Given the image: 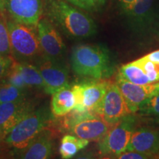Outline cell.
I'll list each match as a JSON object with an SVG mask.
<instances>
[{
    "instance_id": "obj_25",
    "label": "cell",
    "mask_w": 159,
    "mask_h": 159,
    "mask_svg": "<svg viewBox=\"0 0 159 159\" xmlns=\"http://www.w3.org/2000/svg\"><path fill=\"white\" fill-rule=\"evenodd\" d=\"M140 66L148 75L151 83H156L159 81V65L149 61L143 56L134 61Z\"/></svg>"
},
{
    "instance_id": "obj_8",
    "label": "cell",
    "mask_w": 159,
    "mask_h": 159,
    "mask_svg": "<svg viewBox=\"0 0 159 159\" xmlns=\"http://www.w3.org/2000/svg\"><path fill=\"white\" fill-rule=\"evenodd\" d=\"M36 30L43 55L61 61L66 52V46L57 27L42 15L36 25Z\"/></svg>"
},
{
    "instance_id": "obj_11",
    "label": "cell",
    "mask_w": 159,
    "mask_h": 159,
    "mask_svg": "<svg viewBox=\"0 0 159 159\" xmlns=\"http://www.w3.org/2000/svg\"><path fill=\"white\" fill-rule=\"evenodd\" d=\"M156 2V0H136L132 8L125 14L135 34L140 36L148 35L153 25Z\"/></svg>"
},
{
    "instance_id": "obj_5",
    "label": "cell",
    "mask_w": 159,
    "mask_h": 159,
    "mask_svg": "<svg viewBox=\"0 0 159 159\" xmlns=\"http://www.w3.org/2000/svg\"><path fill=\"white\" fill-rule=\"evenodd\" d=\"M136 117L131 114L112 125L103 138L99 141V153L114 158L126 150L133 133L136 130Z\"/></svg>"
},
{
    "instance_id": "obj_29",
    "label": "cell",
    "mask_w": 159,
    "mask_h": 159,
    "mask_svg": "<svg viewBox=\"0 0 159 159\" xmlns=\"http://www.w3.org/2000/svg\"><path fill=\"white\" fill-rule=\"evenodd\" d=\"M136 0H118V5L120 11L125 15L132 8Z\"/></svg>"
},
{
    "instance_id": "obj_2",
    "label": "cell",
    "mask_w": 159,
    "mask_h": 159,
    "mask_svg": "<svg viewBox=\"0 0 159 159\" xmlns=\"http://www.w3.org/2000/svg\"><path fill=\"white\" fill-rule=\"evenodd\" d=\"M71 68L78 76L105 80L115 72V65L108 49L102 44L75 46L71 55Z\"/></svg>"
},
{
    "instance_id": "obj_4",
    "label": "cell",
    "mask_w": 159,
    "mask_h": 159,
    "mask_svg": "<svg viewBox=\"0 0 159 159\" xmlns=\"http://www.w3.org/2000/svg\"><path fill=\"white\" fill-rule=\"evenodd\" d=\"M51 121L50 111L43 105L25 116L9 131L2 144L11 149L13 154L19 152L30 143L42 131L48 128Z\"/></svg>"
},
{
    "instance_id": "obj_28",
    "label": "cell",
    "mask_w": 159,
    "mask_h": 159,
    "mask_svg": "<svg viewBox=\"0 0 159 159\" xmlns=\"http://www.w3.org/2000/svg\"><path fill=\"white\" fill-rule=\"evenodd\" d=\"M13 61V59L11 56H0V81L5 77Z\"/></svg>"
},
{
    "instance_id": "obj_9",
    "label": "cell",
    "mask_w": 159,
    "mask_h": 159,
    "mask_svg": "<svg viewBox=\"0 0 159 159\" xmlns=\"http://www.w3.org/2000/svg\"><path fill=\"white\" fill-rule=\"evenodd\" d=\"M43 80V91L52 94L69 84V71L63 63L43 56L35 63Z\"/></svg>"
},
{
    "instance_id": "obj_1",
    "label": "cell",
    "mask_w": 159,
    "mask_h": 159,
    "mask_svg": "<svg viewBox=\"0 0 159 159\" xmlns=\"http://www.w3.org/2000/svg\"><path fill=\"white\" fill-rule=\"evenodd\" d=\"M65 0H43V16L69 37L85 39L95 35L97 26L90 16Z\"/></svg>"
},
{
    "instance_id": "obj_22",
    "label": "cell",
    "mask_w": 159,
    "mask_h": 159,
    "mask_svg": "<svg viewBox=\"0 0 159 159\" xmlns=\"http://www.w3.org/2000/svg\"><path fill=\"white\" fill-rule=\"evenodd\" d=\"M0 56H11L9 34L5 13L0 11Z\"/></svg>"
},
{
    "instance_id": "obj_19",
    "label": "cell",
    "mask_w": 159,
    "mask_h": 159,
    "mask_svg": "<svg viewBox=\"0 0 159 159\" xmlns=\"http://www.w3.org/2000/svg\"><path fill=\"white\" fill-rule=\"evenodd\" d=\"M118 75L125 80L136 85L152 84L145 71L134 61L122 65L119 68Z\"/></svg>"
},
{
    "instance_id": "obj_17",
    "label": "cell",
    "mask_w": 159,
    "mask_h": 159,
    "mask_svg": "<svg viewBox=\"0 0 159 159\" xmlns=\"http://www.w3.org/2000/svg\"><path fill=\"white\" fill-rule=\"evenodd\" d=\"M52 95L50 111L54 116L63 117L74 108L75 99L71 85H66Z\"/></svg>"
},
{
    "instance_id": "obj_13",
    "label": "cell",
    "mask_w": 159,
    "mask_h": 159,
    "mask_svg": "<svg viewBox=\"0 0 159 159\" xmlns=\"http://www.w3.org/2000/svg\"><path fill=\"white\" fill-rule=\"evenodd\" d=\"M116 83L133 114L138 112L141 105L152 96L154 90V83L144 85H136L125 80L119 75L116 77Z\"/></svg>"
},
{
    "instance_id": "obj_30",
    "label": "cell",
    "mask_w": 159,
    "mask_h": 159,
    "mask_svg": "<svg viewBox=\"0 0 159 159\" xmlns=\"http://www.w3.org/2000/svg\"><path fill=\"white\" fill-rule=\"evenodd\" d=\"M145 58L149 60V61H152L156 64L159 65V49L156 51L152 52L149 53V54L144 55Z\"/></svg>"
},
{
    "instance_id": "obj_12",
    "label": "cell",
    "mask_w": 159,
    "mask_h": 159,
    "mask_svg": "<svg viewBox=\"0 0 159 159\" xmlns=\"http://www.w3.org/2000/svg\"><path fill=\"white\" fill-rule=\"evenodd\" d=\"M54 148V132L47 128L41 131L30 144L13 156L23 159H47L51 158Z\"/></svg>"
},
{
    "instance_id": "obj_6",
    "label": "cell",
    "mask_w": 159,
    "mask_h": 159,
    "mask_svg": "<svg viewBox=\"0 0 159 159\" xmlns=\"http://www.w3.org/2000/svg\"><path fill=\"white\" fill-rule=\"evenodd\" d=\"M93 113L100 116L110 126L131 114L116 83H109L104 97Z\"/></svg>"
},
{
    "instance_id": "obj_31",
    "label": "cell",
    "mask_w": 159,
    "mask_h": 159,
    "mask_svg": "<svg viewBox=\"0 0 159 159\" xmlns=\"http://www.w3.org/2000/svg\"><path fill=\"white\" fill-rule=\"evenodd\" d=\"M158 93H159V81L156 83H154V90H153V92H152V96L158 94Z\"/></svg>"
},
{
    "instance_id": "obj_34",
    "label": "cell",
    "mask_w": 159,
    "mask_h": 159,
    "mask_svg": "<svg viewBox=\"0 0 159 159\" xmlns=\"http://www.w3.org/2000/svg\"><path fill=\"white\" fill-rule=\"evenodd\" d=\"M156 156H158V157H157V158H159V152H158V154H157V155H156Z\"/></svg>"
},
{
    "instance_id": "obj_27",
    "label": "cell",
    "mask_w": 159,
    "mask_h": 159,
    "mask_svg": "<svg viewBox=\"0 0 159 159\" xmlns=\"http://www.w3.org/2000/svg\"><path fill=\"white\" fill-rule=\"evenodd\" d=\"M114 158L119 159H147L151 158L150 156L141 153V152H136V151L132 150H125L124 152H121L120 154L117 155Z\"/></svg>"
},
{
    "instance_id": "obj_10",
    "label": "cell",
    "mask_w": 159,
    "mask_h": 159,
    "mask_svg": "<svg viewBox=\"0 0 159 159\" xmlns=\"http://www.w3.org/2000/svg\"><path fill=\"white\" fill-rule=\"evenodd\" d=\"M11 19L36 27L43 14V0H5V13Z\"/></svg>"
},
{
    "instance_id": "obj_18",
    "label": "cell",
    "mask_w": 159,
    "mask_h": 159,
    "mask_svg": "<svg viewBox=\"0 0 159 159\" xmlns=\"http://www.w3.org/2000/svg\"><path fill=\"white\" fill-rule=\"evenodd\" d=\"M89 141L79 138L75 135H65L62 137L59 148L61 158L70 159L77 155L80 150L88 146Z\"/></svg>"
},
{
    "instance_id": "obj_32",
    "label": "cell",
    "mask_w": 159,
    "mask_h": 159,
    "mask_svg": "<svg viewBox=\"0 0 159 159\" xmlns=\"http://www.w3.org/2000/svg\"><path fill=\"white\" fill-rule=\"evenodd\" d=\"M0 11L5 13V0H0Z\"/></svg>"
},
{
    "instance_id": "obj_3",
    "label": "cell",
    "mask_w": 159,
    "mask_h": 159,
    "mask_svg": "<svg viewBox=\"0 0 159 159\" xmlns=\"http://www.w3.org/2000/svg\"><path fill=\"white\" fill-rule=\"evenodd\" d=\"M11 57L18 63L35 64L43 56L36 27L7 19Z\"/></svg>"
},
{
    "instance_id": "obj_15",
    "label": "cell",
    "mask_w": 159,
    "mask_h": 159,
    "mask_svg": "<svg viewBox=\"0 0 159 159\" xmlns=\"http://www.w3.org/2000/svg\"><path fill=\"white\" fill-rule=\"evenodd\" d=\"M126 150L136 151L152 158L159 152V131L148 128L136 129Z\"/></svg>"
},
{
    "instance_id": "obj_24",
    "label": "cell",
    "mask_w": 159,
    "mask_h": 159,
    "mask_svg": "<svg viewBox=\"0 0 159 159\" xmlns=\"http://www.w3.org/2000/svg\"><path fill=\"white\" fill-rule=\"evenodd\" d=\"M3 80L7 81V82L11 83L12 85L18 87V88L22 89V90L27 91H29L30 90L29 87L25 83L19 69H18L16 62L15 61H13L9 70L7 71V74H6Z\"/></svg>"
},
{
    "instance_id": "obj_20",
    "label": "cell",
    "mask_w": 159,
    "mask_h": 159,
    "mask_svg": "<svg viewBox=\"0 0 159 159\" xmlns=\"http://www.w3.org/2000/svg\"><path fill=\"white\" fill-rule=\"evenodd\" d=\"M18 69L24 80L30 89H36L43 90V80L37 66L33 63H18Z\"/></svg>"
},
{
    "instance_id": "obj_21",
    "label": "cell",
    "mask_w": 159,
    "mask_h": 159,
    "mask_svg": "<svg viewBox=\"0 0 159 159\" xmlns=\"http://www.w3.org/2000/svg\"><path fill=\"white\" fill-rule=\"evenodd\" d=\"M28 97V91L22 90L2 80L0 83V104L13 102Z\"/></svg>"
},
{
    "instance_id": "obj_14",
    "label": "cell",
    "mask_w": 159,
    "mask_h": 159,
    "mask_svg": "<svg viewBox=\"0 0 159 159\" xmlns=\"http://www.w3.org/2000/svg\"><path fill=\"white\" fill-rule=\"evenodd\" d=\"M111 127L100 116L91 114L75 123L69 131L71 134L89 142H99Z\"/></svg>"
},
{
    "instance_id": "obj_26",
    "label": "cell",
    "mask_w": 159,
    "mask_h": 159,
    "mask_svg": "<svg viewBox=\"0 0 159 159\" xmlns=\"http://www.w3.org/2000/svg\"><path fill=\"white\" fill-rule=\"evenodd\" d=\"M65 1L84 11L94 12L102 8L106 0H65Z\"/></svg>"
},
{
    "instance_id": "obj_7",
    "label": "cell",
    "mask_w": 159,
    "mask_h": 159,
    "mask_svg": "<svg viewBox=\"0 0 159 159\" xmlns=\"http://www.w3.org/2000/svg\"><path fill=\"white\" fill-rule=\"evenodd\" d=\"M37 105L36 99L29 97L0 104V139L2 142L9 131L34 111Z\"/></svg>"
},
{
    "instance_id": "obj_16",
    "label": "cell",
    "mask_w": 159,
    "mask_h": 159,
    "mask_svg": "<svg viewBox=\"0 0 159 159\" xmlns=\"http://www.w3.org/2000/svg\"><path fill=\"white\" fill-rule=\"evenodd\" d=\"M109 83L110 82L105 80H96L95 81L80 83L83 104L86 110L93 113L104 97Z\"/></svg>"
},
{
    "instance_id": "obj_23",
    "label": "cell",
    "mask_w": 159,
    "mask_h": 159,
    "mask_svg": "<svg viewBox=\"0 0 159 159\" xmlns=\"http://www.w3.org/2000/svg\"><path fill=\"white\" fill-rule=\"evenodd\" d=\"M137 113L142 116L159 118V93L147 99Z\"/></svg>"
},
{
    "instance_id": "obj_33",
    "label": "cell",
    "mask_w": 159,
    "mask_h": 159,
    "mask_svg": "<svg viewBox=\"0 0 159 159\" xmlns=\"http://www.w3.org/2000/svg\"><path fill=\"white\" fill-rule=\"evenodd\" d=\"M2 140L0 139V149L2 148Z\"/></svg>"
}]
</instances>
